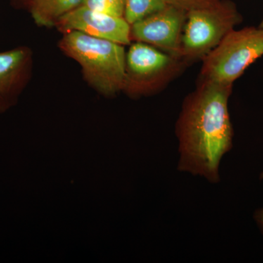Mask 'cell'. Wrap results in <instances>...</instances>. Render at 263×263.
<instances>
[{
  "mask_svg": "<svg viewBox=\"0 0 263 263\" xmlns=\"http://www.w3.org/2000/svg\"><path fill=\"white\" fill-rule=\"evenodd\" d=\"M233 85L198 81L184 99L175 133L179 147L178 171L208 182L220 181V164L233 146L229 99Z\"/></svg>",
  "mask_w": 263,
  "mask_h": 263,
  "instance_id": "6da1fadb",
  "label": "cell"
},
{
  "mask_svg": "<svg viewBox=\"0 0 263 263\" xmlns=\"http://www.w3.org/2000/svg\"><path fill=\"white\" fill-rule=\"evenodd\" d=\"M58 46L80 65L85 81L99 93L113 97L123 91L127 53L124 46L74 31L63 33Z\"/></svg>",
  "mask_w": 263,
  "mask_h": 263,
  "instance_id": "7a4b0ae2",
  "label": "cell"
},
{
  "mask_svg": "<svg viewBox=\"0 0 263 263\" xmlns=\"http://www.w3.org/2000/svg\"><path fill=\"white\" fill-rule=\"evenodd\" d=\"M243 22L231 0L187 12L181 39V58L186 65L205 57Z\"/></svg>",
  "mask_w": 263,
  "mask_h": 263,
  "instance_id": "3957f363",
  "label": "cell"
},
{
  "mask_svg": "<svg viewBox=\"0 0 263 263\" xmlns=\"http://www.w3.org/2000/svg\"><path fill=\"white\" fill-rule=\"evenodd\" d=\"M263 56V28L247 27L232 31L202 61L198 81L233 85Z\"/></svg>",
  "mask_w": 263,
  "mask_h": 263,
  "instance_id": "277c9868",
  "label": "cell"
},
{
  "mask_svg": "<svg viewBox=\"0 0 263 263\" xmlns=\"http://www.w3.org/2000/svg\"><path fill=\"white\" fill-rule=\"evenodd\" d=\"M186 65L181 59L146 43H132L126 53L123 91L133 98L155 94L164 89Z\"/></svg>",
  "mask_w": 263,
  "mask_h": 263,
  "instance_id": "5b68a950",
  "label": "cell"
},
{
  "mask_svg": "<svg viewBox=\"0 0 263 263\" xmlns=\"http://www.w3.org/2000/svg\"><path fill=\"white\" fill-rule=\"evenodd\" d=\"M186 15V10L168 5L132 24V42L146 43L181 60V39Z\"/></svg>",
  "mask_w": 263,
  "mask_h": 263,
  "instance_id": "8992f818",
  "label": "cell"
},
{
  "mask_svg": "<svg viewBox=\"0 0 263 263\" xmlns=\"http://www.w3.org/2000/svg\"><path fill=\"white\" fill-rule=\"evenodd\" d=\"M55 27L62 33L76 31L123 46L132 43L131 25L124 17L104 14L83 5L62 17Z\"/></svg>",
  "mask_w": 263,
  "mask_h": 263,
  "instance_id": "52a82bcc",
  "label": "cell"
},
{
  "mask_svg": "<svg viewBox=\"0 0 263 263\" xmlns=\"http://www.w3.org/2000/svg\"><path fill=\"white\" fill-rule=\"evenodd\" d=\"M33 53L27 46L0 52V113L18 103L32 77Z\"/></svg>",
  "mask_w": 263,
  "mask_h": 263,
  "instance_id": "ba28073f",
  "label": "cell"
},
{
  "mask_svg": "<svg viewBox=\"0 0 263 263\" xmlns=\"http://www.w3.org/2000/svg\"><path fill=\"white\" fill-rule=\"evenodd\" d=\"M84 0H29V13L39 27H53L67 13L79 8Z\"/></svg>",
  "mask_w": 263,
  "mask_h": 263,
  "instance_id": "9c48e42d",
  "label": "cell"
},
{
  "mask_svg": "<svg viewBox=\"0 0 263 263\" xmlns=\"http://www.w3.org/2000/svg\"><path fill=\"white\" fill-rule=\"evenodd\" d=\"M124 18L129 25L164 9L165 0H124Z\"/></svg>",
  "mask_w": 263,
  "mask_h": 263,
  "instance_id": "30bf717a",
  "label": "cell"
},
{
  "mask_svg": "<svg viewBox=\"0 0 263 263\" xmlns=\"http://www.w3.org/2000/svg\"><path fill=\"white\" fill-rule=\"evenodd\" d=\"M82 5L104 14L124 17V0H84Z\"/></svg>",
  "mask_w": 263,
  "mask_h": 263,
  "instance_id": "8fae6325",
  "label": "cell"
},
{
  "mask_svg": "<svg viewBox=\"0 0 263 263\" xmlns=\"http://www.w3.org/2000/svg\"><path fill=\"white\" fill-rule=\"evenodd\" d=\"M165 1L168 5L177 7L188 12L190 10L210 6L215 4L219 0H165Z\"/></svg>",
  "mask_w": 263,
  "mask_h": 263,
  "instance_id": "7c38bea8",
  "label": "cell"
},
{
  "mask_svg": "<svg viewBox=\"0 0 263 263\" xmlns=\"http://www.w3.org/2000/svg\"><path fill=\"white\" fill-rule=\"evenodd\" d=\"M253 219L259 232L263 235V205L256 209L253 214Z\"/></svg>",
  "mask_w": 263,
  "mask_h": 263,
  "instance_id": "4fadbf2b",
  "label": "cell"
},
{
  "mask_svg": "<svg viewBox=\"0 0 263 263\" xmlns=\"http://www.w3.org/2000/svg\"><path fill=\"white\" fill-rule=\"evenodd\" d=\"M16 1L18 2V3H27V2H28L29 0H16Z\"/></svg>",
  "mask_w": 263,
  "mask_h": 263,
  "instance_id": "5bb4252c",
  "label": "cell"
},
{
  "mask_svg": "<svg viewBox=\"0 0 263 263\" xmlns=\"http://www.w3.org/2000/svg\"><path fill=\"white\" fill-rule=\"evenodd\" d=\"M259 27H260V28H263V18L262 20V22H260V24H259V25L258 26Z\"/></svg>",
  "mask_w": 263,
  "mask_h": 263,
  "instance_id": "9a60e30c",
  "label": "cell"
}]
</instances>
